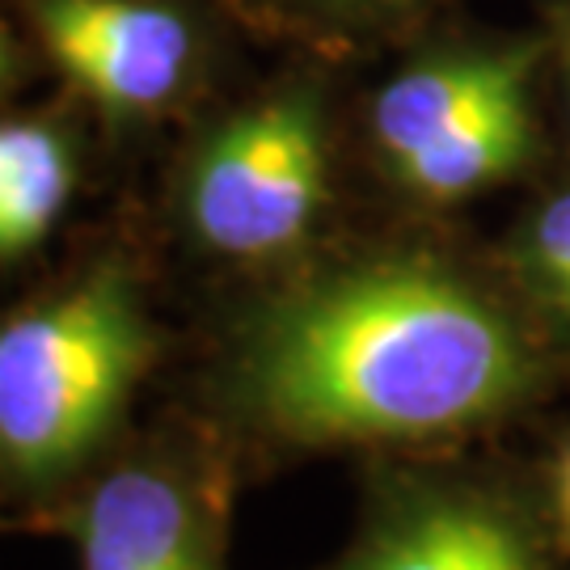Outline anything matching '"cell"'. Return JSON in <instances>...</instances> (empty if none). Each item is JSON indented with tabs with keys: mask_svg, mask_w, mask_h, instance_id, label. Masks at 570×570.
I'll use <instances>...</instances> for the list:
<instances>
[{
	"mask_svg": "<svg viewBox=\"0 0 570 570\" xmlns=\"http://www.w3.org/2000/svg\"><path fill=\"white\" fill-rule=\"evenodd\" d=\"M570 393V355L465 220L393 216L242 287L190 406L254 482L313 456L511 444Z\"/></svg>",
	"mask_w": 570,
	"mask_h": 570,
	"instance_id": "obj_1",
	"label": "cell"
},
{
	"mask_svg": "<svg viewBox=\"0 0 570 570\" xmlns=\"http://www.w3.org/2000/svg\"><path fill=\"white\" fill-rule=\"evenodd\" d=\"M161 360L165 330L122 249L0 317V532H47L127 440Z\"/></svg>",
	"mask_w": 570,
	"mask_h": 570,
	"instance_id": "obj_2",
	"label": "cell"
},
{
	"mask_svg": "<svg viewBox=\"0 0 570 570\" xmlns=\"http://www.w3.org/2000/svg\"><path fill=\"white\" fill-rule=\"evenodd\" d=\"M360 144L393 216L465 220L562 161L541 30L444 18L367 94Z\"/></svg>",
	"mask_w": 570,
	"mask_h": 570,
	"instance_id": "obj_3",
	"label": "cell"
},
{
	"mask_svg": "<svg viewBox=\"0 0 570 570\" xmlns=\"http://www.w3.org/2000/svg\"><path fill=\"white\" fill-rule=\"evenodd\" d=\"M343 153L330 94L292 77L225 110L190 140L174 178V225L199 263L242 287L338 242Z\"/></svg>",
	"mask_w": 570,
	"mask_h": 570,
	"instance_id": "obj_4",
	"label": "cell"
},
{
	"mask_svg": "<svg viewBox=\"0 0 570 570\" xmlns=\"http://www.w3.org/2000/svg\"><path fill=\"white\" fill-rule=\"evenodd\" d=\"M313 570H570L529 452L511 444L360 461L343 550Z\"/></svg>",
	"mask_w": 570,
	"mask_h": 570,
	"instance_id": "obj_5",
	"label": "cell"
},
{
	"mask_svg": "<svg viewBox=\"0 0 570 570\" xmlns=\"http://www.w3.org/2000/svg\"><path fill=\"white\" fill-rule=\"evenodd\" d=\"M249 482L237 444L183 406L127 431L47 532L72 537L81 570H233V511Z\"/></svg>",
	"mask_w": 570,
	"mask_h": 570,
	"instance_id": "obj_6",
	"label": "cell"
},
{
	"mask_svg": "<svg viewBox=\"0 0 570 570\" xmlns=\"http://www.w3.org/2000/svg\"><path fill=\"white\" fill-rule=\"evenodd\" d=\"M35 21L63 77L119 119L161 115L204 72V26L165 0H39Z\"/></svg>",
	"mask_w": 570,
	"mask_h": 570,
	"instance_id": "obj_7",
	"label": "cell"
},
{
	"mask_svg": "<svg viewBox=\"0 0 570 570\" xmlns=\"http://www.w3.org/2000/svg\"><path fill=\"white\" fill-rule=\"evenodd\" d=\"M494 254L570 355V161H558L524 190L508 228L494 237Z\"/></svg>",
	"mask_w": 570,
	"mask_h": 570,
	"instance_id": "obj_8",
	"label": "cell"
},
{
	"mask_svg": "<svg viewBox=\"0 0 570 570\" xmlns=\"http://www.w3.org/2000/svg\"><path fill=\"white\" fill-rule=\"evenodd\" d=\"M77 161L47 122H0V263L39 249L72 199Z\"/></svg>",
	"mask_w": 570,
	"mask_h": 570,
	"instance_id": "obj_9",
	"label": "cell"
},
{
	"mask_svg": "<svg viewBox=\"0 0 570 570\" xmlns=\"http://www.w3.org/2000/svg\"><path fill=\"white\" fill-rule=\"evenodd\" d=\"M279 26L326 42L414 39L449 18L456 0H249Z\"/></svg>",
	"mask_w": 570,
	"mask_h": 570,
	"instance_id": "obj_10",
	"label": "cell"
},
{
	"mask_svg": "<svg viewBox=\"0 0 570 570\" xmlns=\"http://www.w3.org/2000/svg\"><path fill=\"white\" fill-rule=\"evenodd\" d=\"M529 4H532V26L541 30L546 51H550L553 119H558L562 161H570V0H529Z\"/></svg>",
	"mask_w": 570,
	"mask_h": 570,
	"instance_id": "obj_11",
	"label": "cell"
},
{
	"mask_svg": "<svg viewBox=\"0 0 570 570\" xmlns=\"http://www.w3.org/2000/svg\"><path fill=\"white\" fill-rule=\"evenodd\" d=\"M529 456L532 469H537V487H541L550 529L562 553L570 558V423H558V428L546 431L541 449L529 452Z\"/></svg>",
	"mask_w": 570,
	"mask_h": 570,
	"instance_id": "obj_12",
	"label": "cell"
},
{
	"mask_svg": "<svg viewBox=\"0 0 570 570\" xmlns=\"http://www.w3.org/2000/svg\"><path fill=\"white\" fill-rule=\"evenodd\" d=\"M4 63H9V51H4V30H0V77H4Z\"/></svg>",
	"mask_w": 570,
	"mask_h": 570,
	"instance_id": "obj_13",
	"label": "cell"
}]
</instances>
